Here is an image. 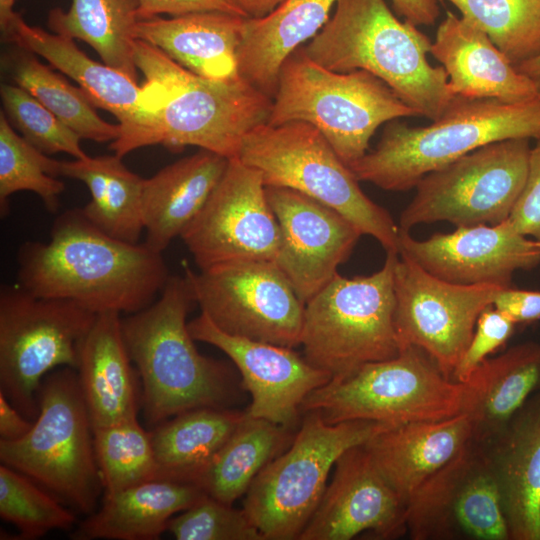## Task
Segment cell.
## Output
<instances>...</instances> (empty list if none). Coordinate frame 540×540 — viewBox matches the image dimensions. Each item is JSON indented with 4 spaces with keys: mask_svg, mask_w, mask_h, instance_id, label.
Wrapping results in <instances>:
<instances>
[{
    "mask_svg": "<svg viewBox=\"0 0 540 540\" xmlns=\"http://www.w3.org/2000/svg\"><path fill=\"white\" fill-rule=\"evenodd\" d=\"M17 264V284L30 294L71 300L95 314L139 312L170 277L162 253L109 236L81 208L55 218L48 242L21 244Z\"/></svg>",
    "mask_w": 540,
    "mask_h": 540,
    "instance_id": "obj_1",
    "label": "cell"
},
{
    "mask_svg": "<svg viewBox=\"0 0 540 540\" xmlns=\"http://www.w3.org/2000/svg\"><path fill=\"white\" fill-rule=\"evenodd\" d=\"M431 45L416 25L400 21L385 0H337L333 15L303 49L329 70L373 74L417 116L433 121L454 95L444 68L427 59Z\"/></svg>",
    "mask_w": 540,
    "mask_h": 540,
    "instance_id": "obj_2",
    "label": "cell"
},
{
    "mask_svg": "<svg viewBox=\"0 0 540 540\" xmlns=\"http://www.w3.org/2000/svg\"><path fill=\"white\" fill-rule=\"evenodd\" d=\"M195 303L185 277L170 276L147 308L121 318L124 343L142 381L146 421L158 425L201 407H227L233 395L230 372L203 356L187 315Z\"/></svg>",
    "mask_w": 540,
    "mask_h": 540,
    "instance_id": "obj_3",
    "label": "cell"
},
{
    "mask_svg": "<svg viewBox=\"0 0 540 540\" xmlns=\"http://www.w3.org/2000/svg\"><path fill=\"white\" fill-rule=\"evenodd\" d=\"M424 127L390 121L375 149L349 165L359 181L387 191H407L426 174L493 142L540 139V99L508 104L454 96L444 113Z\"/></svg>",
    "mask_w": 540,
    "mask_h": 540,
    "instance_id": "obj_4",
    "label": "cell"
},
{
    "mask_svg": "<svg viewBox=\"0 0 540 540\" xmlns=\"http://www.w3.org/2000/svg\"><path fill=\"white\" fill-rule=\"evenodd\" d=\"M134 60L156 107L152 145L172 151L197 146L233 159L246 135L267 123L272 99L242 77L201 78L138 39Z\"/></svg>",
    "mask_w": 540,
    "mask_h": 540,
    "instance_id": "obj_5",
    "label": "cell"
},
{
    "mask_svg": "<svg viewBox=\"0 0 540 540\" xmlns=\"http://www.w3.org/2000/svg\"><path fill=\"white\" fill-rule=\"evenodd\" d=\"M414 116L415 111L378 77L365 70H329L301 46L281 67L267 123L311 124L349 166L367 153L379 126Z\"/></svg>",
    "mask_w": 540,
    "mask_h": 540,
    "instance_id": "obj_6",
    "label": "cell"
},
{
    "mask_svg": "<svg viewBox=\"0 0 540 540\" xmlns=\"http://www.w3.org/2000/svg\"><path fill=\"white\" fill-rule=\"evenodd\" d=\"M38 401L31 430L19 440H0L1 463L90 515L103 486L93 426L75 369L62 367L48 373L41 381Z\"/></svg>",
    "mask_w": 540,
    "mask_h": 540,
    "instance_id": "obj_7",
    "label": "cell"
},
{
    "mask_svg": "<svg viewBox=\"0 0 540 540\" xmlns=\"http://www.w3.org/2000/svg\"><path fill=\"white\" fill-rule=\"evenodd\" d=\"M238 158L261 174L265 186L290 188L333 208L386 252L398 253L399 226L311 124H261L246 135Z\"/></svg>",
    "mask_w": 540,
    "mask_h": 540,
    "instance_id": "obj_8",
    "label": "cell"
},
{
    "mask_svg": "<svg viewBox=\"0 0 540 540\" xmlns=\"http://www.w3.org/2000/svg\"><path fill=\"white\" fill-rule=\"evenodd\" d=\"M467 386L447 378L415 346L392 359L366 363L312 391L301 412L317 411L330 424L374 421L388 425L438 421L465 412Z\"/></svg>",
    "mask_w": 540,
    "mask_h": 540,
    "instance_id": "obj_9",
    "label": "cell"
},
{
    "mask_svg": "<svg viewBox=\"0 0 540 540\" xmlns=\"http://www.w3.org/2000/svg\"><path fill=\"white\" fill-rule=\"evenodd\" d=\"M397 257V252H387L382 268L369 276L349 278L337 273L305 303L304 357L331 379L399 355L394 322Z\"/></svg>",
    "mask_w": 540,
    "mask_h": 540,
    "instance_id": "obj_10",
    "label": "cell"
},
{
    "mask_svg": "<svg viewBox=\"0 0 540 540\" xmlns=\"http://www.w3.org/2000/svg\"><path fill=\"white\" fill-rule=\"evenodd\" d=\"M388 426L362 420L330 424L319 412H306L288 449L261 470L246 493L243 510L264 540L299 539L338 458Z\"/></svg>",
    "mask_w": 540,
    "mask_h": 540,
    "instance_id": "obj_11",
    "label": "cell"
},
{
    "mask_svg": "<svg viewBox=\"0 0 540 540\" xmlns=\"http://www.w3.org/2000/svg\"><path fill=\"white\" fill-rule=\"evenodd\" d=\"M96 317L71 300L36 297L18 284L1 286L0 391L26 418L38 416V390L48 373L77 370Z\"/></svg>",
    "mask_w": 540,
    "mask_h": 540,
    "instance_id": "obj_12",
    "label": "cell"
},
{
    "mask_svg": "<svg viewBox=\"0 0 540 540\" xmlns=\"http://www.w3.org/2000/svg\"><path fill=\"white\" fill-rule=\"evenodd\" d=\"M530 150V139H505L431 171L416 184L399 227L409 231L439 221L461 227L508 220L525 185Z\"/></svg>",
    "mask_w": 540,
    "mask_h": 540,
    "instance_id": "obj_13",
    "label": "cell"
},
{
    "mask_svg": "<svg viewBox=\"0 0 540 540\" xmlns=\"http://www.w3.org/2000/svg\"><path fill=\"white\" fill-rule=\"evenodd\" d=\"M186 282L201 312L223 332L278 346L301 345L305 304L274 262L243 261L194 272Z\"/></svg>",
    "mask_w": 540,
    "mask_h": 540,
    "instance_id": "obj_14",
    "label": "cell"
},
{
    "mask_svg": "<svg viewBox=\"0 0 540 540\" xmlns=\"http://www.w3.org/2000/svg\"><path fill=\"white\" fill-rule=\"evenodd\" d=\"M501 289L447 282L398 254L394 267V322L400 348H420L447 378L453 379L478 317L493 305Z\"/></svg>",
    "mask_w": 540,
    "mask_h": 540,
    "instance_id": "obj_15",
    "label": "cell"
},
{
    "mask_svg": "<svg viewBox=\"0 0 540 540\" xmlns=\"http://www.w3.org/2000/svg\"><path fill=\"white\" fill-rule=\"evenodd\" d=\"M199 270L243 262H275L280 229L261 174L229 159L207 202L180 235Z\"/></svg>",
    "mask_w": 540,
    "mask_h": 540,
    "instance_id": "obj_16",
    "label": "cell"
},
{
    "mask_svg": "<svg viewBox=\"0 0 540 540\" xmlns=\"http://www.w3.org/2000/svg\"><path fill=\"white\" fill-rule=\"evenodd\" d=\"M406 508L413 540H510L489 459L474 441L429 477Z\"/></svg>",
    "mask_w": 540,
    "mask_h": 540,
    "instance_id": "obj_17",
    "label": "cell"
},
{
    "mask_svg": "<svg viewBox=\"0 0 540 540\" xmlns=\"http://www.w3.org/2000/svg\"><path fill=\"white\" fill-rule=\"evenodd\" d=\"M280 229L275 264L305 304L338 272L363 235L333 208L296 190L265 186Z\"/></svg>",
    "mask_w": 540,
    "mask_h": 540,
    "instance_id": "obj_18",
    "label": "cell"
},
{
    "mask_svg": "<svg viewBox=\"0 0 540 540\" xmlns=\"http://www.w3.org/2000/svg\"><path fill=\"white\" fill-rule=\"evenodd\" d=\"M3 39L46 59L72 78L97 107L111 112L119 121L121 134L110 149L123 158L152 145L155 108L145 86L106 64L89 58L72 38L49 33L27 24L16 13L2 31Z\"/></svg>",
    "mask_w": 540,
    "mask_h": 540,
    "instance_id": "obj_19",
    "label": "cell"
},
{
    "mask_svg": "<svg viewBox=\"0 0 540 540\" xmlns=\"http://www.w3.org/2000/svg\"><path fill=\"white\" fill-rule=\"evenodd\" d=\"M527 237L509 219L496 225L457 227L426 240H416L400 228L398 254L447 282L507 288L516 271L540 264V245Z\"/></svg>",
    "mask_w": 540,
    "mask_h": 540,
    "instance_id": "obj_20",
    "label": "cell"
},
{
    "mask_svg": "<svg viewBox=\"0 0 540 540\" xmlns=\"http://www.w3.org/2000/svg\"><path fill=\"white\" fill-rule=\"evenodd\" d=\"M195 341L224 352L241 374V386L251 396L246 415L292 429L305 398L331 380L293 348L233 336L202 313L188 322Z\"/></svg>",
    "mask_w": 540,
    "mask_h": 540,
    "instance_id": "obj_21",
    "label": "cell"
},
{
    "mask_svg": "<svg viewBox=\"0 0 540 540\" xmlns=\"http://www.w3.org/2000/svg\"><path fill=\"white\" fill-rule=\"evenodd\" d=\"M406 503L364 444L345 451L299 540H350L363 532L393 539L407 533Z\"/></svg>",
    "mask_w": 540,
    "mask_h": 540,
    "instance_id": "obj_22",
    "label": "cell"
},
{
    "mask_svg": "<svg viewBox=\"0 0 540 540\" xmlns=\"http://www.w3.org/2000/svg\"><path fill=\"white\" fill-rule=\"evenodd\" d=\"M430 53L444 68L454 96L492 98L508 104L540 99L537 85L487 34L450 11L436 31Z\"/></svg>",
    "mask_w": 540,
    "mask_h": 540,
    "instance_id": "obj_23",
    "label": "cell"
},
{
    "mask_svg": "<svg viewBox=\"0 0 540 540\" xmlns=\"http://www.w3.org/2000/svg\"><path fill=\"white\" fill-rule=\"evenodd\" d=\"M510 540H540V395L529 398L488 444Z\"/></svg>",
    "mask_w": 540,
    "mask_h": 540,
    "instance_id": "obj_24",
    "label": "cell"
},
{
    "mask_svg": "<svg viewBox=\"0 0 540 540\" xmlns=\"http://www.w3.org/2000/svg\"><path fill=\"white\" fill-rule=\"evenodd\" d=\"M472 441V421L467 413H461L438 421L388 426L364 446L379 471L407 504L429 477Z\"/></svg>",
    "mask_w": 540,
    "mask_h": 540,
    "instance_id": "obj_25",
    "label": "cell"
},
{
    "mask_svg": "<svg viewBox=\"0 0 540 540\" xmlns=\"http://www.w3.org/2000/svg\"><path fill=\"white\" fill-rule=\"evenodd\" d=\"M246 17L205 11L139 20L135 35L197 76L215 81L239 77L238 49Z\"/></svg>",
    "mask_w": 540,
    "mask_h": 540,
    "instance_id": "obj_26",
    "label": "cell"
},
{
    "mask_svg": "<svg viewBox=\"0 0 540 540\" xmlns=\"http://www.w3.org/2000/svg\"><path fill=\"white\" fill-rule=\"evenodd\" d=\"M229 159L200 149L144 179L142 213L145 245L163 253L203 208Z\"/></svg>",
    "mask_w": 540,
    "mask_h": 540,
    "instance_id": "obj_27",
    "label": "cell"
},
{
    "mask_svg": "<svg viewBox=\"0 0 540 540\" xmlns=\"http://www.w3.org/2000/svg\"><path fill=\"white\" fill-rule=\"evenodd\" d=\"M132 361L118 312L97 314L80 347L78 378L93 428L137 417Z\"/></svg>",
    "mask_w": 540,
    "mask_h": 540,
    "instance_id": "obj_28",
    "label": "cell"
},
{
    "mask_svg": "<svg viewBox=\"0 0 540 540\" xmlns=\"http://www.w3.org/2000/svg\"><path fill=\"white\" fill-rule=\"evenodd\" d=\"M337 0H285L260 18H245L239 75L272 100L286 59L325 25Z\"/></svg>",
    "mask_w": 540,
    "mask_h": 540,
    "instance_id": "obj_29",
    "label": "cell"
},
{
    "mask_svg": "<svg viewBox=\"0 0 540 540\" xmlns=\"http://www.w3.org/2000/svg\"><path fill=\"white\" fill-rule=\"evenodd\" d=\"M206 493L198 485L153 479L105 495L99 510L70 534L74 540H155L176 513L190 508Z\"/></svg>",
    "mask_w": 540,
    "mask_h": 540,
    "instance_id": "obj_30",
    "label": "cell"
},
{
    "mask_svg": "<svg viewBox=\"0 0 540 540\" xmlns=\"http://www.w3.org/2000/svg\"><path fill=\"white\" fill-rule=\"evenodd\" d=\"M473 441L486 445L540 384V344L525 342L480 363L464 382Z\"/></svg>",
    "mask_w": 540,
    "mask_h": 540,
    "instance_id": "obj_31",
    "label": "cell"
},
{
    "mask_svg": "<svg viewBox=\"0 0 540 540\" xmlns=\"http://www.w3.org/2000/svg\"><path fill=\"white\" fill-rule=\"evenodd\" d=\"M55 177L83 182L90 201L81 208L97 228L118 240L138 244L144 232L142 194L144 179L115 155L55 162Z\"/></svg>",
    "mask_w": 540,
    "mask_h": 540,
    "instance_id": "obj_32",
    "label": "cell"
},
{
    "mask_svg": "<svg viewBox=\"0 0 540 540\" xmlns=\"http://www.w3.org/2000/svg\"><path fill=\"white\" fill-rule=\"evenodd\" d=\"M244 416L228 407H201L156 425L150 434L161 478L195 484Z\"/></svg>",
    "mask_w": 540,
    "mask_h": 540,
    "instance_id": "obj_33",
    "label": "cell"
},
{
    "mask_svg": "<svg viewBox=\"0 0 540 540\" xmlns=\"http://www.w3.org/2000/svg\"><path fill=\"white\" fill-rule=\"evenodd\" d=\"M290 432V428L245 413L195 484L206 494L232 505L247 493L261 470L288 446Z\"/></svg>",
    "mask_w": 540,
    "mask_h": 540,
    "instance_id": "obj_34",
    "label": "cell"
},
{
    "mask_svg": "<svg viewBox=\"0 0 540 540\" xmlns=\"http://www.w3.org/2000/svg\"><path fill=\"white\" fill-rule=\"evenodd\" d=\"M138 9V0H72L68 11H50L48 25L56 34L86 42L104 64L137 81Z\"/></svg>",
    "mask_w": 540,
    "mask_h": 540,
    "instance_id": "obj_35",
    "label": "cell"
},
{
    "mask_svg": "<svg viewBox=\"0 0 540 540\" xmlns=\"http://www.w3.org/2000/svg\"><path fill=\"white\" fill-rule=\"evenodd\" d=\"M21 50L9 59L11 77L18 86L31 93L81 139L103 143L119 138L120 124L103 120L80 87L71 85L31 52Z\"/></svg>",
    "mask_w": 540,
    "mask_h": 540,
    "instance_id": "obj_36",
    "label": "cell"
},
{
    "mask_svg": "<svg viewBox=\"0 0 540 540\" xmlns=\"http://www.w3.org/2000/svg\"><path fill=\"white\" fill-rule=\"evenodd\" d=\"M93 439L105 495L161 478L151 434L137 417L93 428Z\"/></svg>",
    "mask_w": 540,
    "mask_h": 540,
    "instance_id": "obj_37",
    "label": "cell"
},
{
    "mask_svg": "<svg viewBox=\"0 0 540 540\" xmlns=\"http://www.w3.org/2000/svg\"><path fill=\"white\" fill-rule=\"evenodd\" d=\"M515 65L540 54V0H448Z\"/></svg>",
    "mask_w": 540,
    "mask_h": 540,
    "instance_id": "obj_38",
    "label": "cell"
},
{
    "mask_svg": "<svg viewBox=\"0 0 540 540\" xmlns=\"http://www.w3.org/2000/svg\"><path fill=\"white\" fill-rule=\"evenodd\" d=\"M55 159L49 158L12 128L0 112V209L7 215L8 198L19 191L35 193L51 213L59 209L65 185L54 177Z\"/></svg>",
    "mask_w": 540,
    "mask_h": 540,
    "instance_id": "obj_39",
    "label": "cell"
},
{
    "mask_svg": "<svg viewBox=\"0 0 540 540\" xmlns=\"http://www.w3.org/2000/svg\"><path fill=\"white\" fill-rule=\"evenodd\" d=\"M0 516L19 531L16 539H38L52 530H70L75 514L20 472L0 465Z\"/></svg>",
    "mask_w": 540,
    "mask_h": 540,
    "instance_id": "obj_40",
    "label": "cell"
},
{
    "mask_svg": "<svg viewBox=\"0 0 540 540\" xmlns=\"http://www.w3.org/2000/svg\"><path fill=\"white\" fill-rule=\"evenodd\" d=\"M0 94L8 121L36 149L46 155L63 152L75 159L88 157L80 146V136L27 90L2 84Z\"/></svg>",
    "mask_w": 540,
    "mask_h": 540,
    "instance_id": "obj_41",
    "label": "cell"
},
{
    "mask_svg": "<svg viewBox=\"0 0 540 540\" xmlns=\"http://www.w3.org/2000/svg\"><path fill=\"white\" fill-rule=\"evenodd\" d=\"M167 530L177 540H264L243 509L208 494L173 517Z\"/></svg>",
    "mask_w": 540,
    "mask_h": 540,
    "instance_id": "obj_42",
    "label": "cell"
},
{
    "mask_svg": "<svg viewBox=\"0 0 540 540\" xmlns=\"http://www.w3.org/2000/svg\"><path fill=\"white\" fill-rule=\"evenodd\" d=\"M516 325L493 305L484 309L477 319L471 341L453 373V380L464 383L480 363L509 340Z\"/></svg>",
    "mask_w": 540,
    "mask_h": 540,
    "instance_id": "obj_43",
    "label": "cell"
},
{
    "mask_svg": "<svg viewBox=\"0 0 540 540\" xmlns=\"http://www.w3.org/2000/svg\"><path fill=\"white\" fill-rule=\"evenodd\" d=\"M509 220L523 235L540 240V139L530 150L525 185Z\"/></svg>",
    "mask_w": 540,
    "mask_h": 540,
    "instance_id": "obj_44",
    "label": "cell"
},
{
    "mask_svg": "<svg viewBox=\"0 0 540 540\" xmlns=\"http://www.w3.org/2000/svg\"><path fill=\"white\" fill-rule=\"evenodd\" d=\"M138 2L140 20L155 18L161 14L181 16L205 11H220L243 16L231 0H138Z\"/></svg>",
    "mask_w": 540,
    "mask_h": 540,
    "instance_id": "obj_45",
    "label": "cell"
},
{
    "mask_svg": "<svg viewBox=\"0 0 540 540\" xmlns=\"http://www.w3.org/2000/svg\"><path fill=\"white\" fill-rule=\"evenodd\" d=\"M493 306L516 324L532 323L540 320V291L503 288Z\"/></svg>",
    "mask_w": 540,
    "mask_h": 540,
    "instance_id": "obj_46",
    "label": "cell"
},
{
    "mask_svg": "<svg viewBox=\"0 0 540 540\" xmlns=\"http://www.w3.org/2000/svg\"><path fill=\"white\" fill-rule=\"evenodd\" d=\"M33 422L26 418L0 391V440L15 441L24 437Z\"/></svg>",
    "mask_w": 540,
    "mask_h": 540,
    "instance_id": "obj_47",
    "label": "cell"
},
{
    "mask_svg": "<svg viewBox=\"0 0 540 540\" xmlns=\"http://www.w3.org/2000/svg\"><path fill=\"white\" fill-rule=\"evenodd\" d=\"M395 11L416 26L433 25L440 15L439 0H392Z\"/></svg>",
    "mask_w": 540,
    "mask_h": 540,
    "instance_id": "obj_48",
    "label": "cell"
},
{
    "mask_svg": "<svg viewBox=\"0 0 540 540\" xmlns=\"http://www.w3.org/2000/svg\"><path fill=\"white\" fill-rule=\"evenodd\" d=\"M246 18H260L274 11L285 0H231Z\"/></svg>",
    "mask_w": 540,
    "mask_h": 540,
    "instance_id": "obj_49",
    "label": "cell"
},
{
    "mask_svg": "<svg viewBox=\"0 0 540 540\" xmlns=\"http://www.w3.org/2000/svg\"><path fill=\"white\" fill-rule=\"evenodd\" d=\"M516 68L522 74L530 78L537 85L540 91V54L517 65Z\"/></svg>",
    "mask_w": 540,
    "mask_h": 540,
    "instance_id": "obj_50",
    "label": "cell"
},
{
    "mask_svg": "<svg viewBox=\"0 0 540 540\" xmlns=\"http://www.w3.org/2000/svg\"><path fill=\"white\" fill-rule=\"evenodd\" d=\"M16 0H0V27L1 31L5 30L10 24L16 12L13 6Z\"/></svg>",
    "mask_w": 540,
    "mask_h": 540,
    "instance_id": "obj_51",
    "label": "cell"
},
{
    "mask_svg": "<svg viewBox=\"0 0 540 540\" xmlns=\"http://www.w3.org/2000/svg\"><path fill=\"white\" fill-rule=\"evenodd\" d=\"M538 388H539L538 394L540 395V384H539Z\"/></svg>",
    "mask_w": 540,
    "mask_h": 540,
    "instance_id": "obj_52",
    "label": "cell"
},
{
    "mask_svg": "<svg viewBox=\"0 0 540 540\" xmlns=\"http://www.w3.org/2000/svg\"><path fill=\"white\" fill-rule=\"evenodd\" d=\"M537 241H538V243H539V245H540V240H537Z\"/></svg>",
    "mask_w": 540,
    "mask_h": 540,
    "instance_id": "obj_53",
    "label": "cell"
}]
</instances>
